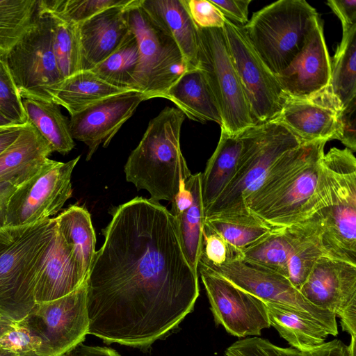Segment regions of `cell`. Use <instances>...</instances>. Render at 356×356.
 I'll return each instance as SVG.
<instances>
[{
  "label": "cell",
  "mask_w": 356,
  "mask_h": 356,
  "mask_svg": "<svg viewBox=\"0 0 356 356\" xmlns=\"http://www.w3.org/2000/svg\"><path fill=\"white\" fill-rule=\"evenodd\" d=\"M294 225L296 237L288 263V280L299 289L316 261L328 255L321 242L320 225L314 216L304 217Z\"/></svg>",
  "instance_id": "29"
},
{
  "label": "cell",
  "mask_w": 356,
  "mask_h": 356,
  "mask_svg": "<svg viewBox=\"0 0 356 356\" xmlns=\"http://www.w3.org/2000/svg\"><path fill=\"white\" fill-rule=\"evenodd\" d=\"M86 280L55 222L51 240L36 275L35 302L65 296L78 289Z\"/></svg>",
  "instance_id": "21"
},
{
  "label": "cell",
  "mask_w": 356,
  "mask_h": 356,
  "mask_svg": "<svg viewBox=\"0 0 356 356\" xmlns=\"http://www.w3.org/2000/svg\"><path fill=\"white\" fill-rule=\"evenodd\" d=\"M197 272L216 325L238 338L259 336L270 327L264 301L204 268Z\"/></svg>",
  "instance_id": "16"
},
{
  "label": "cell",
  "mask_w": 356,
  "mask_h": 356,
  "mask_svg": "<svg viewBox=\"0 0 356 356\" xmlns=\"http://www.w3.org/2000/svg\"><path fill=\"white\" fill-rule=\"evenodd\" d=\"M208 271L229 281L265 302L280 305L298 311L322 324L336 336V315L307 301L285 277L241 259L220 266L206 268Z\"/></svg>",
  "instance_id": "14"
},
{
  "label": "cell",
  "mask_w": 356,
  "mask_h": 356,
  "mask_svg": "<svg viewBox=\"0 0 356 356\" xmlns=\"http://www.w3.org/2000/svg\"><path fill=\"white\" fill-rule=\"evenodd\" d=\"M197 67L220 108L221 129L238 134L257 124L233 63L223 29L198 27Z\"/></svg>",
  "instance_id": "8"
},
{
  "label": "cell",
  "mask_w": 356,
  "mask_h": 356,
  "mask_svg": "<svg viewBox=\"0 0 356 356\" xmlns=\"http://www.w3.org/2000/svg\"><path fill=\"white\" fill-rule=\"evenodd\" d=\"M17 188L9 181H0V229L6 226L8 203Z\"/></svg>",
  "instance_id": "49"
},
{
  "label": "cell",
  "mask_w": 356,
  "mask_h": 356,
  "mask_svg": "<svg viewBox=\"0 0 356 356\" xmlns=\"http://www.w3.org/2000/svg\"><path fill=\"white\" fill-rule=\"evenodd\" d=\"M356 337H351L348 346L334 339L309 350V356H355Z\"/></svg>",
  "instance_id": "46"
},
{
  "label": "cell",
  "mask_w": 356,
  "mask_h": 356,
  "mask_svg": "<svg viewBox=\"0 0 356 356\" xmlns=\"http://www.w3.org/2000/svg\"><path fill=\"white\" fill-rule=\"evenodd\" d=\"M132 0H39L38 8L45 13L80 24L99 13L114 6H124Z\"/></svg>",
  "instance_id": "38"
},
{
  "label": "cell",
  "mask_w": 356,
  "mask_h": 356,
  "mask_svg": "<svg viewBox=\"0 0 356 356\" xmlns=\"http://www.w3.org/2000/svg\"><path fill=\"white\" fill-rule=\"evenodd\" d=\"M23 127H15L0 134V154L16 140Z\"/></svg>",
  "instance_id": "50"
},
{
  "label": "cell",
  "mask_w": 356,
  "mask_h": 356,
  "mask_svg": "<svg viewBox=\"0 0 356 356\" xmlns=\"http://www.w3.org/2000/svg\"><path fill=\"white\" fill-rule=\"evenodd\" d=\"M204 220L229 245L241 252L275 229L251 214L221 216Z\"/></svg>",
  "instance_id": "36"
},
{
  "label": "cell",
  "mask_w": 356,
  "mask_h": 356,
  "mask_svg": "<svg viewBox=\"0 0 356 356\" xmlns=\"http://www.w3.org/2000/svg\"><path fill=\"white\" fill-rule=\"evenodd\" d=\"M327 4L340 19L342 31L356 25L355 0H329Z\"/></svg>",
  "instance_id": "47"
},
{
  "label": "cell",
  "mask_w": 356,
  "mask_h": 356,
  "mask_svg": "<svg viewBox=\"0 0 356 356\" xmlns=\"http://www.w3.org/2000/svg\"><path fill=\"white\" fill-rule=\"evenodd\" d=\"M189 119L199 122L222 124L221 114L206 76L198 67L185 71L165 93Z\"/></svg>",
  "instance_id": "25"
},
{
  "label": "cell",
  "mask_w": 356,
  "mask_h": 356,
  "mask_svg": "<svg viewBox=\"0 0 356 356\" xmlns=\"http://www.w3.org/2000/svg\"><path fill=\"white\" fill-rule=\"evenodd\" d=\"M80 156L66 163L47 159L10 197L6 226L19 227L51 218L72 193L71 177Z\"/></svg>",
  "instance_id": "12"
},
{
  "label": "cell",
  "mask_w": 356,
  "mask_h": 356,
  "mask_svg": "<svg viewBox=\"0 0 356 356\" xmlns=\"http://www.w3.org/2000/svg\"><path fill=\"white\" fill-rule=\"evenodd\" d=\"M0 356H21V355H19V354H17L12 350L0 347Z\"/></svg>",
  "instance_id": "52"
},
{
  "label": "cell",
  "mask_w": 356,
  "mask_h": 356,
  "mask_svg": "<svg viewBox=\"0 0 356 356\" xmlns=\"http://www.w3.org/2000/svg\"><path fill=\"white\" fill-rule=\"evenodd\" d=\"M241 137L242 149L235 172L216 200L204 210L205 219L249 215L245 199L258 188L283 154L301 145L289 130L273 122L248 127L241 133Z\"/></svg>",
  "instance_id": "6"
},
{
  "label": "cell",
  "mask_w": 356,
  "mask_h": 356,
  "mask_svg": "<svg viewBox=\"0 0 356 356\" xmlns=\"http://www.w3.org/2000/svg\"><path fill=\"white\" fill-rule=\"evenodd\" d=\"M38 0H0V56H6L31 26Z\"/></svg>",
  "instance_id": "35"
},
{
  "label": "cell",
  "mask_w": 356,
  "mask_h": 356,
  "mask_svg": "<svg viewBox=\"0 0 356 356\" xmlns=\"http://www.w3.org/2000/svg\"><path fill=\"white\" fill-rule=\"evenodd\" d=\"M138 60V40L131 31L127 38L114 52L90 71L113 86L134 90V79Z\"/></svg>",
  "instance_id": "34"
},
{
  "label": "cell",
  "mask_w": 356,
  "mask_h": 356,
  "mask_svg": "<svg viewBox=\"0 0 356 356\" xmlns=\"http://www.w3.org/2000/svg\"><path fill=\"white\" fill-rule=\"evenodd\" d=\"M107 8L78 24L81 70H90L114 52L131 33L128 10L135 2Z\"/></svg>",
  "instance_id": "20"
},
{
  "label": "cell",
  "mask_w": 356,
  "mask_h": 356,
  "mask_svg": "<svg viewBox=\"0 0 356 356\" xmlns=\"http://www.w3.org/2000/svg\"><path fill=\"white\" fill-rule=\"evenodd\" d=\"M326 143L301 145L283 154L246 199L249 213L273 229L297 222L316 191Z\"/></svg>",
  "instance_id": "3"
},
{
  "label": "cell",
  "mask_w": 356,
  "mask_h": 356,
  "mask_svg": "<svg viewBox=\"0 0 356 356\" xmlns=\"http://www.w3.org/2000/svg\"><path fill=\"white\" fill-rule=\"evenodd\" d=\"M46 13L49 15L51 20L54 54L59 71L65 79L81 71L78 24L67 21L57 15Z\"/></svg>",
  "instance_id": "37"
},
{
  "label": "cell",
  "mask_w": 356,
  "mask_h": 356,
  "mask_svg": "<svg viewBox=\"0 0 356 356\" xmlns=\"http://www.w3.org/2000/svg\"><path fill=\"white\" fill-rule=\"evenodd\" d=\"M242 149L241 133L230 134L221 129L220 137L201 176L204 209L218 197L235 172Z\"/></svg>",
  "instance_id": "26"
},
{
  "label": "cell",
  "mask_w": 356,
  "mask_h": 356,
  "mask_svg": "<svg viewBox=\"0 0 356 356\" xmlns=\"http://www.w3.org/2000/svg\"><path fill=\"white\" fill-rule=\"evenodd\" d=\"M136 0L128 10L131 30L139 51L134 89L149 99L162 97L188 65L174 40L157 26Z\"/></svg>",
  "instance_id": "9"
},
{
  "label": "cell",
  "mask_w": 356,
  "mask_h": 356,
  "mask_svg": "<svg viewBox=\"0 0 356 356\" xmlns=\"http://www.w3.org/2000/svg\"><path fill=\"white\" fill-rule=\"evenodd\" d=\"M55 218L0 229V314L22 321L35 305L38 270L51 240Z\"/></svg>",
  "instance_id": "5"
},
{
  "label": "cell",
  "mask_w": 356,
  "mask_h": 356,
  "mask_svg": "<svg viewBox=\"0 0 356 356\" xmlns=\"http://www.w3.org/2000/svg\"><path fill=\"white\" fill-rule=\"evenodd\" d=\"M356 102L343 110L340 140L353 152L356 151Z\"/></svg>",
  "instance_id": "45"
},
{
  "label": "cell",
  "mask_w": 356,
  "mask_h": 356,
  "mask_svg": "<svg viewBox=\"0 0 356 356\" xmlns=\"http://www.w3.org/2000/svg\"><path fill=\"white\" fill-rule=\"evenodd\" d=\"M222 29L253 119L257 124L270 121L285 99L275 75L259 56L242 26L226 19Z\"/></svg>",
  "instance_id": "13"
},
{
  "label": "cell",
  "mask_w": 356,
  "mask_h": 356,
  "mask_svg": "<svg viewBox=\"0 0 356 356\" xmlns=\"http://www.w3.org/2000/svg\"><path fill=\"white\" fill-rule=\"evenodd\" d=\"M0 115L17 126L28 122L22 98L3 56H0Z\"/></svg>",
  "instance_id": "40"
},
{
  "label": "cell",
  "mask_w": 356,
  "mask_h": 356,
  "mask_svg": "<svg viewBox=\"0 0 356 356\" xmlns=\"http://www.w3.org/2000/svg\"><path fill=\"white\" fill-rule=\"evenodd\" d=\"M238 259L241 260V252L229 245L204 220L197 266L216 267Z\"/></svg>",
  "instance_id": "39"
},
{
  "label": "cell",
  "mask_w": 356,
  "mask_h": 356,
  "mask_svg": "<svg viewBox=\"0 0 356 356\" xmlns=\"http://www.w3.org/2000/svg\"><path fill=\"white\" fill-rule=\"evenodd\" d=\"M202 173L191 175L172 202L170 213L175 218L184 255L192 269L197 272L204 209L201 190Z\"/></svg>",
  "instance_id": "22"
},
{
  "label": "cell",
  "mask_w": 356,
  "mask_h": 356,
  "mask_svg": "<svg viewBox=\"0 0 356 356\" xmlns=\"http://www.w3.org/2000/svg\"><path fill=\"white\" fill-rule=\"evenodd\" d=\"M298 290L310 303L340 317L356 306V265L323 256Z\"/></svg>",
  "instance_id": "18"
},
{
  "label": "cell",
  "mask_w": 356,
  "mask_h": 356,
  "mask_svg": "<svg viewBox=\"0 0 356 356\" xmlns=\"http://www.w3.org/2000/svg\"><path fill=\"white\" fill-rule=\"evenodd\" d=\"M28 122L49 143L53 152L68 154L75 146L69 120L60 106L51 102L22 99Z\"/></svg>",
  "instance_id": "31"
},
{
  "label": "cell",
  "mask_w": 356,
  "mask_h": 356,
  "mask_svg": "<svg viewBox=\"0 0 356 356\" xmlns=\"http://www.w3.org/2000/svg\"><path fill=\"white\" fill-rule=\"evenodd\" d=\"M296 237L295 225L275 229L241 252V260L288 279V263Z\"/></svg>",
  "instance_id": "32"
},
{
  "label": "cell",
  "mask_w": 356,
  "mask_h": 356,
  "mask_svg": "<svg viewBox=\"0 0 356 356\" xmlns=\"http://www.w3.org/2000/svg\"><path fill=\"white\" fill-rule=\"evenodd\" d=\"M21 356H36V355L34 354H28V355H22Z\"/></svg>",
  "instance_id": "53"
},
{
  "label": "cell",
  "mask_w": 356,
  "mask_h": 356,
  "mask_svg": "<svg viewBox=\"0 0 356 356\" xmlns=\"http://www.w3.org/2000/svg\"><path fill=\"white\" fill-rule=\"evenodd\" d=\"M223 16L234 24L243 26L248 22V8L251 0H210Z\"/></svg>",
  "instance_id": "44"
},
{
  "label": "cell",
  "mask_w": 356,
  "mask_h": 356,
  "mask_svg": "<svg viewBox=\"0 0 356 356\" xmlns=\"http://www.w3.org/2000/svg\"><path fill=\"white\" fill-rule=\"evenodd\" d=\"M140 7L177 44L188 69L197 67L198 27L184 0H140Z\"/></svg>",
  "instance_id": "23"
},
{
  "label": "cell",
  "mask_w": 356,
  "mask_h": 356,
  "mask_svg": "<svg viewBox=\"0 0 356 356\" xmlns=\"http://www.w3.org/2000/svg\"><path fill=\"white\" fill-rule=\"evenodd\" d=\"M17 126L0 115V134L11 129L18 127Z\"/></svg>",
  "instance_id": "51"
},
{
  "label": "cell",
  "mask_w": 356,
  "mask_h": 356,
  "mask_svg": "<svg viewBox=\"0 0 356 356\" xmlns=\"http://www.w3.org/2000/svg\"><path fill=\"white\" fill-rule=\"evenodd\" d=\"M110 213L86 280L88 334L147 348L193 311L198 273L184 255L175 218L159 202L136 197Z\"/></svg>",
  "instance_id": "1"
},
{
  "label": "cell",
  "mask_w": 356,
  "mask_h": 356,
  "mask_svg": "<svg viewBox=\"0 0 356 356\" xmlns=\"http://www.w3.org/2000/svg\"><path fill=\"white\" fill-rule=\"evenodd\" d=\"M5 58L22 99L53 102L63 78L53 51L47 13L37 8L31 26Z\"/></svg>",
  "instance_id": "10"
},
{
  "label": "cell",
  "mask_w": 356,
  "mask_h": 356,
  "mask_svg": "<svg viewBox=\"0 0 356 356\" xmlns=\"http://www.w3.org/2000/svg\"><path fill=\"white\" fill-rule=\"evenodd\" d=\"M60 356H120L115 350L99 346H90L82 343L75 346Z\"/></svg>",
  "instance_id": "48"
},
{
  "label": "cell",
  "mask_w": 356,
  "mask_h": 356,
  "mask_svg": "<svg viewBox=\"0 0 356 356\" xmlns=\"http://www.w3.org/2000/svg\"><path fill=\"white\" fill-rule=\"evenodd\" d=\"M184 114L167 106L151 120L124 165L125 177L150 200L172 202L192 175L180 146Z\"/></svg>",
  "instance_id": "4"
},
{
  "label": "cell",
  "mask_w": 356,
  "mask_h": 356,
  "mask_svg": "<svg viewBox=\"0 0 356 356\" xmlns=\"http://www.w3.org/2000/svg\"><path fill=\"white\" fill-rule=\"evenodd\" d=\"M224 356H309L292 347L282 348L258 337L239 339L226 348Z\"/></svg>",
  "instance_id": "41"
},
{
  "label": "cell",
  "mask_w": 356,
  "mask_h": 356,
  "mask_svg": "<svg viewBox=\"0 0 356 356\" xmlns=\"http://www.w3.org/2000/svg\"><path fill=\"white\" fill-rule=\"evenodd\" d=\"M19 322L40 340L38 356H60L82 343L89 329L86 281L65 296L35 303Z\"/></svg>",
  "instance_id": "11"
},
{
  "label": "cell",
  "mask_w": 356,
  "mask_h": 356,
  "mask_svg": "<svg viewBox=\"0 0 356 356\" xmlns=\"http://www.w3.org/2000/svg\"><path fill=\"white\" fill-rule=\"evenodd\" d=\"M186 8L196 24L201 29H222L226 18L211 1L184 0Z\"/></svg>",
  "instance_id": "43"
},
{
  "label": "cell",
  "mask_w": 356,
  "mask_h": 356,
  "mask_svg": "<svg viewBox=\"0 0 356 356\" xmlns=\"http://www.w3.org/2000/svg\"><path fill=\"white\" fill-rule=\"evenodd\" d=\"M127 90L106 83L90 70H81L63 79L53 102L64 107L71 116L99 100Z\"/></svg>",
  "instance_id": "30"
},
{
  "label": "cell",
  "mask_w": 356,
  "mask_h": 356,
  "mask_svg": "<svg viewBox=\"0 0 356 356\" xmlns=\"http://www.w3.org/2000/svg\"><path fill=\"white\" fill-rule=\"evenodd\" d=\"M40 340L20 322H13L0 336V347L12 350L19 355L38 353Z\"/></svg>",
  "instance_id": "42"
},
{
  "label": "cell",
  "mask_w": 356,
  "mask_h": 356,
  "mask_svg": "<svg viewBox=\"0 0 356 356\" xmlns=\"http://www.w3.org/2000/svg\"><path fill=\"white\" fill-rule=\"evenodd\" d=\"M320 21L304 0H280L254 13L243 31L264 64L276 75L305 45Z\"/></svg>",
  "instance_id": "7"
},
{
  "label": "cell",
  "mask_w": 356,
  "mask_h": 356,
  "mask_svg": "<svg viewBox=\"0 0 356 356\" xmlns=\"http://www.w3.org/2000/svg\"><path fill=\"white\" fill-rule=\"evenodd\" d=\"M343 106L330 84L314 93L285 96L279 113L270 121L289 130L301 145L339 140Z\"/></svg>",
  "instance_id": "15"
},
{
  "label": "cell",
  "mask_w": 356,
  "mask_h": 356,
  "mask_svg": "<svg viewBox=\"0 0 356 356\" xmlns=\"http://www.w3.org/2000/svg\"><path fill=\"white\" fill-rule=\"evenodd\" d=\"M52 152L49 143L27 122L16 140L0 154V181L18 187L39 170Z\"/></svg>",
  "instance_id": "24"
},
{
  "label": "cell",
  "mask_w": 356,
  "mask_h": 356,
  "mask_svg": "<svg viewBox=\"0 0 356 356\" xmlns=\"http://www.w3.org/2000/svg\"><path fill=\"white\" fill-rule=\"evenodd\" d=\"M275 76L285 96L308 95L330 84L331 60L321 21L300 52Z\"/></svg>",
  "instance_id": "19"
},
{
  "label": "cell",
  "mask_w": 356,
  "mask_h": 356,
  "mask_svg": "<svg viewBox=\"0 0 356 356\" xmlns=\"http://www.w3.org/2000/svg\"><path fill=\"white\" fill-rule=\"evenodd\" d=\"M330 86L343 109L356 102V25L343 31L331 62Z\"/></svg>",
  "instance_id": "33"
},
{
  "label": "cell",
  "mask_w": 356,
  "mask_h": 356,
  "mask_svg": "<svg viewBox=\"0 0 356 356\" xmlns=\"http://www.w3.org/2000/svg\"><path fill=\"white\" fill-rule=\"evenodd\" d=\"M147 100L140 91L129 90L99 100L70 116L73 139L88 147V161L100 145L107 147L138 105Z\"/></svg>",
  "instance_id": "17"
},
{
  "label": "cell",
  "mask_w": 356,
  "mask_h": 356,
  "mask_svg": "<svg viewBox=\"0 0 356 356\" xmlns=\"http://www.w3.org/2000/svg\"><path fill=\"white\" fill-rule=\"evenodd\" d=\"M308 216L320 225L327 254L356 265V159L349 149L323 154L316 191L299 220Z\"/></svg>",
  "instance_id": "2"
},
{
  "label": "cell",
  "mask_w": 356,
  "mask_h": 356,
  "mask_svg": "<svg viewBox=\"0 0 356 356\" xmlns=\"http://www.w3.org/2000/svg\"><path fill=\"white\" fill-rule=\"evenodd\" d=\"M2 317H3V316H2L0 314V318H2Z\"/></svg>",
  "instance_id": "54"
},
{
  "label": "cell",
  "mask_w": 356,
  "mask_h": 356,
  "mask_svg": "<svg viewBox=\"0 0 356 356\" xmlns=\"http://www.w3.org/2000/svg\"><path fill=\"white\" fill-rule=\"evenodd\" d=\"M56 224L86 280L95 255L96 238L89 212L72 205L55 217Z\"/></svg>",
  "instance_id": "28"
},
{
  "label": "cell",
  "mask_w": 356,
  "mask_h": 356,
  "mask_svg": "<svg viewBox=\"0 0 356 356\" xmlns=\"http://www.w3.org/2000/svg\"><path fill=\"white\" fill-rule=\"evenodd\" d=\"M265 305L270 326L298 350H311L331 335L322 324L298 311L270 302Z\"/></svg>",
  "instance_id": "27"
}]
</instances>
